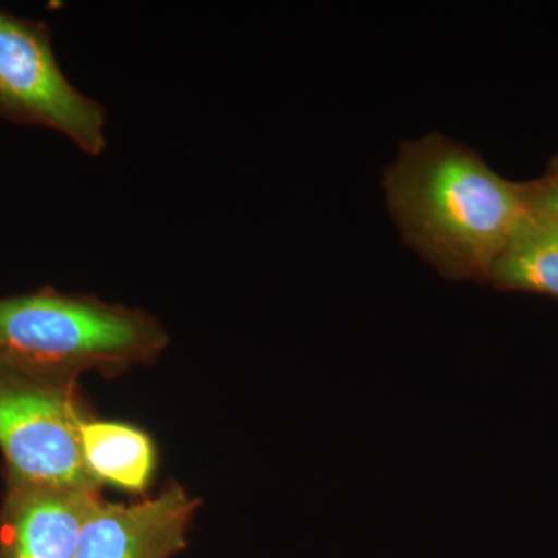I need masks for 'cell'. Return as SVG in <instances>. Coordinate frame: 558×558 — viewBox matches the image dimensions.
Returning a JSON list of instances; mask_svg holds the SVG:
<instances>
[{"instance_id": "8", "label": "cell", "mask_w": 558, "mask_h": 558, "mask_svg": "<svg viewBox=\"0 0 558 558\" xmlns=\"http://www.w3.org/2000/svg\"><path fill=\"white\" fill-rule=\"evenodd\" d=\"M487 281L505 292L558 300V222L527 215L492 267Z\"/></svg>"}, {"instance_id": "7", "label": "cell", "mask_w": 558, "mask_h": 558, "mask_svg": "<svg viewBox=\"0 0 558 558\" xmlns=\"http://www.w3.org/2000/svg\"><path fill=\"white\" fill-rule=\"evenodd\" d=\"M81 453L87 472L100 486L110 484L143 495L153 483L157 451L145 429L89 417L81 427Z\"/></svg>"}, {"instance_id": "4", "label": "cell", "mask_w": 558, "mask_h": 558, "mask_svg": "<svg viewBox=\"0 0 558 558\" xmlns=\"http://www.w3.org/2000/svg\"><path fill=\"white\" fill-rule=\"evenodd\" d=\"M46 21L0 10V119L60 132L87 157L108 148V109L62 72Z\"/></svg>"}, {"instance_id": "3", "label": "cell", "mask_w": 558, "mask_h": 558, "mask_svg": "<svg viewBox=\"0 0 558 558\" xmlns=\"http://www.w3.org/2000/svg\"><path fill=\"white\" fill-rule=\"evenodd\" d=\"M89 417L78 385L0 368V451L7 483L101 492L81 453V427Z\"/></svg>"}, {"instance_id": "5", "label": "cell", "mask_w": 558, "mask_h": 558, "mask_svg": "<svg viewBox=\"0 0 558 558\" xmlns=\"http://www.w3.org/2000/svg\"><path fill=\"white\" fill-rule=\"evenodd\" d=\"M199 508V499L175 481L137 501L101 497L81 529L75 558H171L185 548Z\"/></svg>"}, {"instance_id": "2", "label": "cell", "mask_w": 558, "mask_h": 558, "mask_svg": "<svg viewBox=\"0 0 558 558\" xmlns=\"http://www.w3.org/2000/svg\"><path fill=\"white\" fill-rule=\"evenodd\" d=\"M170 333L138 307L43 288L0 299V368L58 385L159 362Z\"/></svg>"}, {"instance_id": "6", "label": "cell", "mask_w": 558, "mask_h": 558, "mask_svg": "<svg viewBox=\"0 0 558 558\" xmlns=\"http://www.w3.org/2000/svg\"><path fill=\"white\" fill-rule=\"evenodd\" d=\"M101 492L7 483L0 505V558H75L81 529Z\"/></svg>"}, {"instance_id": "9", "label": "cell", "mask_w": 558, "mask_h": 558, "mask_svg": "<svg viewBox=\"0 0 558 558\" xmlns=\"http://www.w3.org/2000/svg\"><path fill=\"white\" fill-rule=\"evenodd\" d=\"M523 193L529 215L558 222V154L545 175L523 183Z\"/></svg>"}, {"instance_id": "1", "label": "cell", "mask_w": 558, "mask_h": 558, "mask_svg": "<svg viewBox=\"0 0 558 558\" xmlns=\"http://www.w3.org/2000/svg\"><path fill=\"white\" fill-rule=\"evenodd\" d=\"M381 185L403 242L451 281H487L529 215L523 183L438 132L403 142Z\"/></svg>"}]
</instances>
